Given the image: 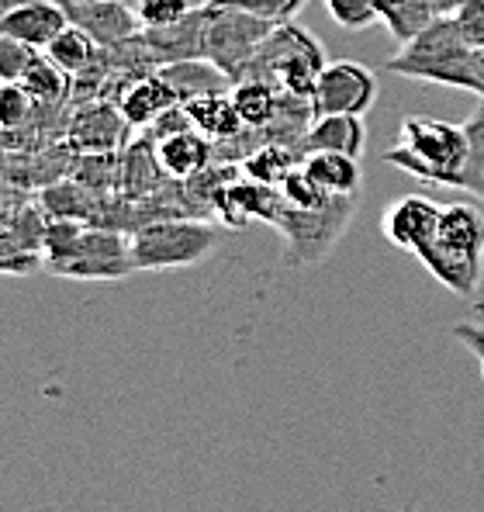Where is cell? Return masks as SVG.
<instances>
[{
	"label": "cell",
	"instance_id": "obj_32",
	"mask_svg": "<svg viewBox=\"0 0 484 512\" xmlns=\"http://www.w3.org/2000/svg\"><path fill=\"white\" fill-rule=\"evenodd\" d=\"M281 194H284V201L291 208H322L325 201L332 198L329 191H322L319 184H315L312 177H308L301 167H294L287 177L281 180Z\"/></svg>",
	"mask_w": 484,
	"mask_h": 512
},
{
	"label": "cell",
	"instance_id": "obj_2",
	"mask_svg": "<svg viewBox=\"0 0 484 512\" xmlns=\"http://www.w3.org/2000/svg\"><path fill=\"white\" fill-rule=\"evenodd\" d=\"M388 73L422 84L467 90L481 97V80L474 70V45L460 35L453 18H436L422 28L415 39L398 45V52L388 59Z\"/></svg>",
	"mask_w": 484,
	"mask_h": 512
},
{
	"label": "cell",
	"instance_id": "obj_33",
	"mask_svg": "<svg viewBox=\"0 0 484 512\" xmlns=\"http://www.w3.org/2000/svg\"><path fill=\"white\" fill-rule=\"evenodd\" d=\"M215 7H236V11H246V14H256V18H267L274 25H284L291 21L308 0H208Z\"/></svg>",
	"mask_w": 484,
	"mask_h": 512
},
{
	"label": "cell",
	"instance_id": "obj_27",
	"mask_svg": "<svg viewBox=\"0 0 484 512\" xmlns=\"http://www.w3.org/2000/svg\"><path fill=\"white\" fill-rule=\"evenodd\" d=\"M377 18L391 32V39L402 45L433 25L440 14L433 11V0H377Z\"/></svg>",
	"mask_w": 484,
	"mask_h": 512
},
{
	"label": "cell",
	"instance_id": "obj_14",
	"mask_svg": "<svg viewBox=\"0 0 484 512\" xmlns=\"http://www.w3.org/2000/svg\"><path fill=\"white\" fill-rule=\"evenodd\" d=\"M415 260H419L422 267H426L429 274H433L446 291H453V295L474 298L481 291L484 260H478V256H467V253L450 250V246H443L436 236L429 239V243L422 246L419 253H415Z\"/></svg>",
	"mask_w": 484,
	"mask_h": 512
},
{
	"label": "cell",
	"instance_id": "obj_19",
	"mask_svg": "<svg viewBox=\"0 0 484 512\" xmlns=\"http://www.w3.org/2000/svg\"><path fill=\"white\" fill-rule=\"evenodd\" d=\"M156 156H160L170 180H191L194 173L208 170V163L215 160V142L201 135L198 128H187V132L156 142Z\"/></svg>",
	"mask_w": 484,
	"mask_h": 512
},
{
	"label": "cell",
	"instance_id": "obj_36",
	"mask_svg": "<svg viewBox=\"0 0 484 512\" xmlns=\"http://www.w3.org/2000/svg\"><path fill=\"white\" fill-rule=\"evenodd\" d=\"M35 49L11 35H0V84H14V80L25 77V70L32 66Z\"/></svg>",
	"mask_w": 484,
	"mask_h": 512
},
{
	"label": "cell",
	"instance_id": "obj_41",
	"mask_svg": "<svg viewBox=\"0 0 484 512\" xmlns=\"http://www.w3.org/2000/svg\"><path fill=\"white\" fill-rule=\"evenodd\" d=\"M474 70H478V80H481V101H484V45L474 49Z\"/></svg>",
	"mask_w": 484,
	"mask_h": 512
},
{
	"label": "cell",
	"instance_id": "obj_40",
	"mask_svg": "<svg viewBox=\"0 0 484 512\" xmlns=\"http://www.w3.org/2000/svg\"><path fill=\"white\" fill-rule=\"evenodd\" d=\"M460 4H464V0H433V11L440 14V18H450Z\"/></svg>",
	"mask_w": 484,
	"mask_h": 512
},
{
	"label": "cell",
	"instance_id": "obj_38",
	"mask_svg": "<svg viewBox=\"0 0 484 512\" xmlns=\"http://www.w3.org/2000/svg\"><path fill=\"white\" fill-rule=\"evenodd\" d=\"M450 336L471 353L474 360L481 364V378H484V322H457L450 329Z\"/></svg>",
	"mask_w": 484,
	"mask_h": 512
},
{
	"label": "cell",
	"instance_id": "obj_15",
	"mask_svg": "<svg viewBox=\"0 0 484 512\" xmlns=\"http://www.w3.org/2000/svg\"><path fill=\"white\" fill-rule=\"evenodd\" d=\"M142 39L160 56V63L204 59V45H208V4L194 7L187 18L173 21V25H166V28H146Z\"/></svg>",
	"mask_w": 484,
	"mask_h": 512
},
{
	"label": "cell",
	"instance_id": "obj_1",
	"mask_svg": "<svg viewBox=\"0 0 484 512\" xmlns=\"http://www.w3.org/2000/svg\"><path fill=\"white\" fill-rule=\"evenodd\" d=\"M42 260L52 274L70 281H121L135 274L132 243L118 229L87 225L77 218H49Z\"/></svg>",
	"mask_w": 484,
	"mask_h": 512
},
{
	"label": "cell",
	"instance_id": "obj_37",
	"mask_svg": "<svg viewBox=\"0 0 484 512\" xmlns=\"http://www.w3.org/2000/svg\"><path fill=\"white\" fill-rule=\"evenodd\" d=\"M450 18L457 21L460 35H464L474 49H481L484 45V0H464Z\"/></svg>",
	"mask_w": 484,
	"mask_h": 512
},
{
	"label": "cell",
	"instance_id": "obj_9",
	"mask_svg": "<svg viewBox=\"0 0 484 512\" xmlns=\"http://www.w3.org/2000/svg\"><path fill=\"white\" fill-rule=\"evenodd\" d=\"M211 208H215L218 218H222L225 225H232V229H246L249 222L274 225L284 208V194H281V187L260 184V180H253V177H246V180L229 177L215 191Z\"/></svg>",
	"mask_w": 484,
	"mask_h": 512
},
{
	"label": "cell",
	"instance_id": "obj_17",
	"mask_svg": "<svg viewBox=\"0 0 484 512\" xmlns=\"http://www.w3.org/2000/svg\"><path fill=\"white\" fill-rule=\"evenodd\" d=\"M149 142L153 139L128 142L125 153H121V160H118V187L115 191L125 201L149 198L163 180H170L163 170V163H160V156H156V146H149Z\"/></svg>",
	"mask_w": 484,
	"mask_h": 512
},
{
	"label": "cell",
	"instance_id": "obj_43",
	"mask_svg": "<svg viewBox=\"0 0 484 512\" xmlns=\"http://www.w3.org/2000/svg\"><path fill=\"white\" fill-rule=\"evenodd\" d=\"M398 512H419V509H415V506H412V502H405V506H402V509H398Z\"/></svg>",
	"mask_w": 484,
	"mask_h": 512
},
{
	"label": "cell",
	"instance_id": "obj_42",
	"mask_svg": "<svg viewBox=\"0 0 484 512\" xmlns=\"http://www.w3.org/2000/svg\"><path fill=\"white\" fill-rule=\"evenodd\" d=\"M14 4H21V0H0V21L7 18V11H11Z\"/></svg>",
	"mask_w": 484,
	"mask_h": 512
},
{
	"label": "cell",
	"instance_id": "obj_4",
	"mask_svg": "<svg viewBox=\"0 0 484 512\" xmlns=\"http://www.w3.org/2000/svg\"><path fill=\"white\" fill-rule=\"evenodd\" d=\"M357 212V194H332L322 208H291L284 201L274 229L281 232V260L291 270H305L322 263L346 236Z\"/></svg>",
	"mask_w": 484,
	"mask_h": 512
},
{
	"label": "cell",
	"instance_id": "obj_18",
	"mask_svg": "<svg viewBox=\"0 0 484 512\" xmlns=\"http://www.w3.org/2000/svg\"><path fill=\"white\" fill-rule=\"evenodd\" d=\"M160 80L173 90L177 104H187L194 97L204 94H222V90H232V77L218 70L211 59H177V63H163Z\"/></svg>",
	"mask_w": 484,
	"mask_h": 512
},
{
	"label": "cell",
	"instance_id": "obj_16",
	"mask_svg": "<svg viewBox=\"0 0 484 512\" xmlns=\"http://www.w3.org/2000/svg\"><path fill=\"white\" fill-rule=\"evenodd\" d=\"M367 122L363 115H319L301 139V153H346L363 156Z\"/></svg>",
	"mask_w": 484,
	"mask_h": 512
},
{
	"label": "cell",
	"instance_id": "obj_24",
	"mask_svg": "<svg viewBox=\"0 0 484 512\" xmlns=\"http://www.w3.org/2000/svg\"><path fill=\"white\" fill-rule=\"evenodd\" d=\"M42 208L49 212V218H77V222L87 225H104L101 212H97V191L83 187L80 180H59V184H49L39 194Z\"/></svg>",
	"mask_w": 484,
	"mask_h": 512
},
{
	"label": "cell",
	"instance_id": "obj_25",
	"mask_svg": "<svg viewBox=\"0 0 484 512\" xmlns=\"http://www.w3.org/2000/svg\"><path fill=\"white\" fill-rule=\"evenodd\" d=\"M301 160H305V153H301L298 146H287V142H260V146L239 163V170H242V177L281 187V180L294 167H301Z\"/></svg>",
	"mask_w": 484,
	"mask_h": 512
},
{
	"label": "cell",
	"instance_id": "obj_8",
	"mask_svg": "<svg viewBox=\"0 0 484 512\" xmlns=\"http://www.w3.org/2000/svg\"><path fill=\"white\" fill-rule=\"evenodd\" d=\"M377 73L353 59L325 63L312 94L315 118L319 115H367L377 101Z\"/></svg>",
	"mask_w": 484,
	"mask_h": 512
},
{
	"label": "cell",
	"instance_id": "obj_28",
	"mask_svg": "<svg viewBox=\"0 0 484 512\" xmlns=\"http://www.w3.org/2000/svg\"><path fill=\"white\" fill-rule=\"evenodd\" d=\"M229 94L246 128H267L274 122L277 104H281V90L270 87L267 80H236Z\"/></svg>",
	"mask_w": 484,
	"mask_h": 512
},
{
	"label": "cell",
	"instance_id": "obj_39",
	"mask_svg": "<svg viewBox=\"0 0 484 512\" xmlns=\"http://www.w3.org/2000/svg\"><path fill=\"white\" fill-rule=\"evenodd\" d=\"M39 267V253H21L18 246L7 243V236L0 232V274L14 270V274H25V270Z\"/></svg>",
	"mask_w": 484,
	"mask_h": 512
},
{
	"label": "cell",
	"instance_id": "obj_7",
	"mask_svg": "<svg viewBox=\"0 0 484 512\" xmlns=\"http://www.w3.org/2000/svg\"><path fill=\"white\" fill-rule=\"evenodd\" d=\"M274 21L256 18V14L236 11V7H215L208 4V45H204V59L229 73L232 84L246 77L249 63L256 59L260 45L274 32Z\"/></svg>",
	"mask_w": 484,
	"mask_h": 512
},
{
	"label": "cell",
	"instance_id": "obj_31",
	"mask_svg": "<svg viewBox=\"0 0 484 512\" xmlns=\"http://www.w3.org/2000/svg\"><path fill=\"white\" fill-rule=\"evenodd\" d=\"M329 18L346 32H363V28L377 25V0H322Z\"/></svg>",
	"mask_w": 484,
	"mask_h": 512
},
{
	"label": "cell",
	"instance_id": "obj_26",
	"mask_svg": "<svg viewBox=\"0 0 484 512\" xmlns=\"http://www.w3.org/2000/svg\"><path fill=\"white\" fill-rule=\"evenodd\" d=\"M45 56L52 59V63L59 66L63 73H70V77H80V73L94 70L97 63H101L104 49L90 39L83 28L77 25H66L63 32L56 35V39L49 42V49H45Z\"/></svg>",
	"mask_w": 484,
	"mask_h": 512
},
{
	"label": "cell",
	"instance_id": "obj_13",
	"mask_svg": "<svg viewBox=\"0 0 484 512\" xmlns=\"http://www.w3.org/2000/svg\"><path fill=\"white\" fill-rule=\"evenodd\" d=\"M66 25H70L66 7L56 0H21L0 21V35H11V39L32 45L35 52H45Z\"/></svg>",
	"mask_w": 484,
	"mask_h": 512
},
{
	"label": "cell",
	"instance_id": "obj_22",
	"mask_svg": "<svg viewBox=\"0 0 484 512\" xmlns=\"http://www.w3.org/2000/svg\"><path fill=\"white\" fill-rule=\"evenodd\" d=\"M301 170L329 194H357L363 184L360 156L346 153H305Z\"/></svg>",
	"mask_w": 484,
	"mask_h": 512
},
{
	"label": "cell",
	"instance_id": "obj_34",
	"mask_svg": "<svg viewBox=\"0 0 484 512\" xmlns=\"http://www.w3.org/2000/svg\"><path fill=\"white\" fill-rule=\"evenodd\" d=\"M35 97L21 87V80L14 84H0V128H18L32 118Z\"/></svg>",
	"mask_w": 484,
	"mask_h": 512
},
{
	"label": "cell",
	"instance_id": "obj_30",
	"mask_svg": "<svg viewBox=\"0 0 484 512\" xmlns=\"http://www.w3.org/2000/svg\"><path fill=\"white\" fill-rule=\"evenodd\" d=\"M21 87L35 97V104H56V101H63V97L70 94V73L59 70V66L52 63L45 52H42V56L35 52L32 66H28L25 77H21Z\"/></svg>",
	"mask_w": 484,
	"mask_h": 512
},
{
	"label": "cell",
	"instance_id": "obj_12",
	"mask_svg": "<svg viewBox=\"0 0 484 512\" xmlns=\"http://www.w3.org/2000/svg\"><path fill=\"white\" fill-rule=\"evenodd\" d=\"M70 25L83 28L101 49H115L139 35V14L121 0H63Z\"/></svg>",
	"mask_w": 484,
	"mask_h": 512
},
{
	"label": "cell",
	"instance_id": "obj_29",
	"mask_svg": "<svg viewBox=\"0 0 484 512\" xmlns=\"http://www.w3.org/2000/svg\"><path fill=\"white\" fill-rule=\"evenodd\" d=\"M464 132H467V160L464 170H460L457 191H467L471 198L484 201V101L464 122Z\"/></svg>",
	"mask_w": 484,
	"mask_h": 512
},
{
	"label": "cell",
	"instance_id": "obj_21",
	"mask_svg": "<svg viewBox=\"0 0 484 512\" xmlns=\"http://www.w3.org/2000/svg\"><path fill=\"white\" fill-rule=\"evenodd\" d=\"M173 104H177V97H173V90L160 80V73H146V77L132 80L118 97L121 115L128 118L132 128H149L163 111H170Z\"/></svg>",
	"mask_w": 484,
	"mask_h": 512
},
{
	"label": "cell",
	"instance_id": "obj_5",
	"mask_svg": "<svg viewBox=\"0 0 484 512\" xmlns=\"http://www.w3.org/2000/svg\"><path fill=\"white\" fill-rule=\"evenodd\" d=\"M325 70V49L312 32L298 28L294 21H284L267 35L256 59L249 63L242 80H267L270 87L284 94L312 97L319 73Z\"/></svg>",
	"mask_w": 484,
	"mask_h": 512
},
{
	"label": "cell",
	"instance_id": "obj_23",
	"mask_svg": "<svg viewBox=\"0 0 484 512\" xmlns=\"http://www.w3.org/2000/svg\"><path fill=\"white\" fill-rule=\"evenodd\" d=\"M184 108H187V115H191V125L198 128L201 135H208L211 142L232 139V135H239L242 128H246L239 118V111H236V104H232L229 90H222V94L194 97V101H187Z\"/></svg>",
	"mask_w": 484,
	"mask_h": 512
},
{
	"label": "cell",
	"instance_id": "obj_10",
	"mask_svg": "<svg viewBox=\"0 0 484 512\" xmlns=\"http://www.w3.org/2000/svg\"><path fill=\"white\" fill-rule=\"evenodd\" d=\"M440 212H443L440 201L426 198V194H402V198H395L384 208L381 232L395 250L415 256L436 236V229H440Z\"/></svg>",
	"mask_w": 484,
	"mask_h": 512
},
{
	"label": "cell",
	"instance_id": "obj_11",
	"mask_svg": "<svg viewBox=\"0 0 484 512\" xmlns=\"http://www.w3.org/2000/svg\"><path fill=\"white\" fill-rule=\"evenodd\" d=\"M128 135H132V125L111 101L83 104L66 128V142L73 153H118L128 146Z\"/></svg>",
	"mask_w": 484,
	"mask_h": 512
},
{
	"label": "cell",
	"instance_id": "obj_3",
	"mask_svg": "<svg viewBox=\"0 0 484 512\" xmlns=\"http://www.w3.org/2000/svg\"><path fill=\"white\" fill-rule=\"evenodd\" d=\"M464 160H467L464 125L443 122V118H419V115L402 118L395 146L384 153V163H391L395 170L433 187H457Z\"/></svg>",
	"mask_w": 484,
	"mask_h": 512
},
{
	"label": "cell",
	"instance_id": "obj_35",
	"mask_svg": "<svg viewBox=\"0 0 484 512\" xmlns=\"http://www.w3.org/2000/svg\"><path fill=\"white\" fill-rule=\"evenodd\" d=\"M191 11H194L191 0H139V7H135L142 28H166L173 21L187 18Z\"/></svg>",
	"mask_w": 484,
	"mask_h": 512
},
{
	"label": "cell",
	"instance_id": "obj_20",
	"mask_svg": "<svg viewBox=\"0 0 484 512\" xmlns=\"http://www.w3.org/2000/svg\"><path fill=\"white\" fill-rule=\"evenodd\" d=\"M436 239L443 246H450V250L484 260V212L471 201H450L440 212Z\"/></svg>",
	"mask_w": 484,
	"mask_h": 512
},
{
	"label": "cell",
	"instance_id": "obj_6",
	"mask_svg": "<svg viewBox=\"0 0 484 512\" xmlns=\"http://www.w3.org/2000/svg\"><path fill=\"white\" fill-rule=\"evenodd\" d=\"M135 270H180L204 263L218 250V229L201 218H160L132 232Z\"/></svg>",
	"mask_w": 484,
	"mask_h": 512
}]
</instances>
